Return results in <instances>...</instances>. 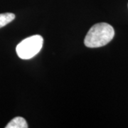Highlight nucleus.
<instances>
[{"label":"nucleus","instance_id":"nucleus-1","mask_svg":"<svg viewBox=\"0 0 128 128\" xmlns=\"http://www.w3.org/2000/svg\"><path fill=\"white\" fill-rule=\"evenodd\" d=\"M114 36V30L111 25L104 22L96 24L89 29L84 44L88 48H99L110 43Z\"/></svg>","mask_w":128,"mask_h":128},{"label":"nucleus","instance_id":"nucleus-2","mask_svg":"<svg viewBox=\"0 0 128 128\" xmlns=\"http://www.w3.org/2000/svg\"><path fill=\"white\" fill-rule=\"evenodd\" d=\"M44 39L40 35H34L21 41L16 48L18 56L22 59H30L39 53Z\"/></svg>","mask_w":128,"mask_h":128},{"label":"nucleus","instance_id":"nucleus-3","mask_svg":"<svg viewBox=\"0 0 128 128\" xmlns=\"http://www.w3.org/2000/svg\"><path fill=\"white\" fill-rule=\"evenodd\" d=\"M6 128H27L28 124L26 120L22 117H16L10 121Z\"/></svg>","mask_w":128,"mask_h":128},{"label":"nucleus","instance_id":"nucleus-4","mask_svg":"<svg viewBox=\"0 0 128 128\" xmlns=\"http://www.w3.org/2000/svg\"><path fill=\"white\" fill-rule=\"evenodd\" d=\"M15 18V14L13 13L0 14V28L4 27L6 24L12 22Z\"/></svg>","mask_w":128,"mask_h":128}]
</instances>
